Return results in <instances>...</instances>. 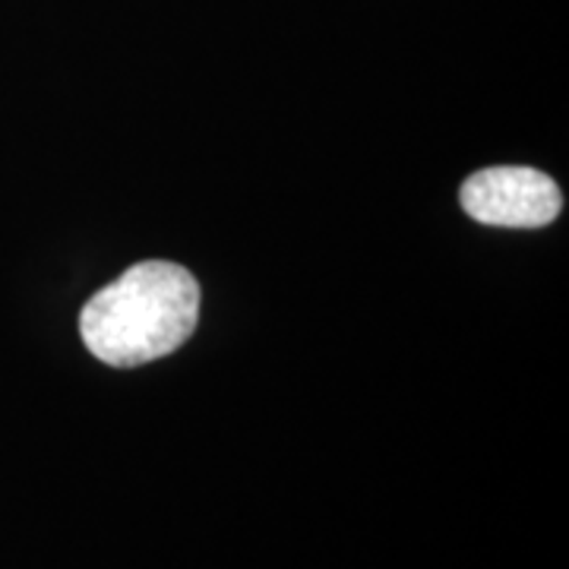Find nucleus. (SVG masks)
<instances>
[{
  "instance_id": "nucleus-2",
  "label": "nucleus",
  "mask_w": 569,
  "mask_h": 569,
  "mask_svg": "<svg viewBox=\"0 0 569 569\" xmlns=\"http://www.w3.org/2000/svg\"><path fill=\"white\" fill-rule=\"evenodd\" d=\"M462 209L493 228H545L563 209V193L538 168H485L462 183Z\"/></svg>"
},
{
  "instance_id": "nucleus-1",
  "label": "nucleus",
  "mask_w": 569,
  "mask_h": 569,
  "mask_svg": "<svg viewBox=\"0 0 569 569\" xmlns=\"http://www.w3.org/2000/svg\"><path fill=\"white\" fill-rule=\"evenodd\" d=\"M200 320V284L178 263L146 260L82 307L80 336L108 367L159 361L193 336Z\"/></svg>"
}]
</instances>
